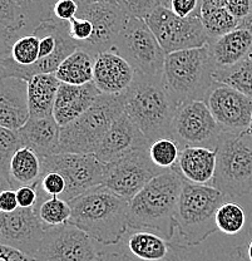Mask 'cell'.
Returning <instances> with one entry per match:
<instances>
[{"label": "cell", "instance_id": "f6af8a7d", "mask_svg": "<svg viewBox=\"0 0 252 261\" xmlns=\"http://www.w3.org/2000/svg\"><path fill=\"white\" fill-rule=\"evenodd\" d=\"M19 207L17 192L14 189H7L0 191V214H7Z\"/></svg>", "mask_w": 252, "mask_h": 261}, {"label": "cell", "instance_id": "9f6ffc18", "mask_svg": "<svg viewBox=\"0 0 252 261\" xmlns=\"http://www.w3.org/2000/svg\"><path fill=\"white\" fill-rule=\"evenodd\" d=\"M248 132H250V135H251V137H252V124L250 126V128H248Z\"/></svg>", "mask_w": 252, "mask_h": 261}, {"label": "cell", "instance_id": "bcb514c9", "mask_svg": "<svg viewBox=\"0 0 252 261\" xmlns=\"http://www.w3.org/2000/svg\"><path fill=\"white\" fill-rule=\"evenodd\" d=\"M0 261H34V257L24 254L15 247L0 243Z\"/></svg>", "mask_w": 252, "mask_h": 261}, {"label": "cell", "instance_id": "60d3db41", "mask_svg": "<svg viewBox=\"0 0 252 261\" xmlns=\"http://www.w3.org/2000/svg\"><path fill=\"white\" fill-rule=\"evenodd\" d=\"M79 9L78 0H58L53 7V16L58 20L69 21L70 19L77 15Z\"/></svg>", "mask_w": 252, "mask_h": 261}, {"label": "cell", "instance_id": "74e56055", "mask_svg": "<svg viewBox=\"0 0 252 261\" xmlns=\"http://www.w3.org/2000/svg\"><path fill=\"white\" fill-rule=\"evenodd\" d=\"M118 4L127 15L145 19L154 8L162 5V0H118Z\"/></svg>", "mask_w": 252, "mask_h": 261}, {"label": "cell", "instance_id": "ffe728a7", "mask_svg": "<svg viewBox=\"0 0 252 261\" xmlns=\"http://www.w3.org/2000/svg\"><path fill=\"white\" fill-rule=\"evenodd\" d=\"M29 117L28 82L17 77H0V126L18 130Z\"/></svg>", "mask_w": 252, "mask_h": 261}, {"label": "cell", "instance_id": "7a4b0ae2", "mask_svg": "<svg viewBox=\"0 0 252 261\" xmlns=\"http://www.w3.org/2000/svg\"><path fill=\"white\" fill-rule=\"evenodd\" d=\"M183 182L182 176L173 168L152 178L129 201L128 227L151 230L172 240L176 232L175 212Z\"/></svg>", "mask_w": 252, "mask_h": 261}, {"label": "cell", "instance_id": "94428289", "mask_svg": "<svg viewBox=\"0 0 252 261\" xmlns=\"http://www.w3.org/2000/svg\"><path fill=\"white\" fill-rule=\"evenodd\" d=\"M182 261H186V260H182Z\"/></svg>", "mask_w": 252, "mask_h": 261}, {"label": "cell", "instance_id": "d6986e66", "mask_svg": "<svg viewBox=\"0 0 252 261\" xmlns=\"http://www.w3.org/2000/svg\"><path fill=\"white\" fill-rule=\"evenodd\" d=\"M134 75V68L113 49L97 54L93 83L101 93L123 94L133 82Z\"/></svg>", "mask_w": 252, "mask_h": 261}, {"label": "cell", "instance_id": "ac0fdd59", "mask_svg": "<svg viewBox=\"0 0 252 261\" xmlns=\"http://www.w3.org/2000/svg\"><path fill=\"white\" fill-rule=\"evenodd\" d=\"M150 145L151 142L142 130L128 114L123 112L107 130L94 154L102 163H107Z\"/></svg>", "mask_w": 252, "mask_h": 261}, {"label": "cell", "instance_id": "db71d44e", "mask_svg": "<svg viewBox=\"0 0 252 261\" xmlns=\"http://www.w3.org/2000/svg\"><path fill=\"white\" fill-rule=\"evenodd\" d=\"M168 4H170V0H162V5H164V7H168Z\"/></svg>", "mask_w": 252, "mask_h": 261}, {"label": "cell", "instance_id": "7402d4cb", "mask_svg": "<svg viewBox=\"0 0 252 261\" xmlns=\"http://www.w3.org/2000/svg\"><path fill=\"white\" fill-rule=\"evenodd\" d=\"M217 67H230L248 58L252 51V20L240 23L237 28L207 43Z\"/></svg>", "mask_w": 252, "mask_h": 261}, {"label": "cell", "instance_id": "484cf974", "mask_svg": "<svg viewBox=\"0 0 252 261\" xmlns=\"http://www.w3.org/2000/svg\"><path fill=\"white\" fill-rule=\"evenodd\" d=\"M61 81L54 73H40L28 81V106L31 117L53 116L54 100Z\"/></svg>", "mask_w": 252, "mask_h": 261}, {"label": "cell", "instance_id": "83f0119b", "mask_svg": "<svg viewBox=\"0 0 252 261\" xmlns=\"http://www.w3.org/2000/svg\"><path fill=\"white\" fill-rule=\"evenodd\" d=\"M96 56L84 47L75 49L73 53L59 64L55 70V77L62 83L80 84L93 82V68Z\"/></svg>", "mask_w": 252, "mask_h": 261}, {"label": "cell", "instance_id": "f1b7e54d", "mask_svg": "<svg viewBox=\"0 0 252 261\" xmlns=\"http://www.w3.org/2000/svg\"><path fill=\"white\" fill-rule=\"evenodd\" d=\"M213 80L231 87L252 99V59L248 57L230 67H216Z\"/></svg>", "mask_w": 252, "mask_h": 261}, {"label": "cell", "instance_id": "277c9868", "mask_svg": "<svg viewBox=\"0 0 252 261\" xmlns=\"http://www.w3.org/2000/svg\"><path fill=\"white\" fill-rule=\"evenodd\" d=\"M217 65L207 44L166 54L162 83L176 105L191 100H205L215 83Z\"/></svg>", "mask_w": 252, "mask_h": 261}, {"label": "cell", "instance_id": "3957f363", "mask_svg": "<svg viewBox=\"0 0 252 261\" xmlns=\"http://www.w3.org/2000/svg\"><path fill=\"white\" fill-rule=\"evenodd\" d=\"M177 105L164 89L161 77L135 72L134 80L124 92V112L142 130L150 142L171 138V126Z\"/></svg>", "mask_w": 252, "mask_h": 261}, {"label": "cell", "instance_id": "5bb4252c", "mask_svg": "<svg viewBox=\"0 0 252 261\" xmlns=\"http://www.w3.org/2000/svg\"><path fill=\"white\" fill-rule=\"evenodd\" d=\"M98 254L93 239L68 221L45 227L34 261H94Z\"/></svg>", "mask_w": 252, "mask_h": 261}, {"label": "cell", "instance_id": "e575fe53", "mask_svg": "<svg viewBox=\"0 0 252 261\" xmlns=\"http://www.w3.org/2000/svg\"><path fill=\"white\" fill-rule=\"evenodd\" d=\"M58 0H17L26 19V33H32L42 21L53 16V7Z\"/></svg>", "mask_w": 252, "mask_h": 261}, {"label": "cell", "instance_id": "c3c4849f", "mask_svg": "<svg viewBox=\"0 0 252 261\" xmlns=\"http://www.w3.org/2000/svg\"><path fill=\"white\" fill-rule=\"evenodd\" d=\"M94 261H132L126 252H103L101 251Z\"/></svg>", "mask_w": 252, "mask_h": 261}, {"label": "cell", "instance_id": "e0dca14e", "mask_svg": "<svg viewBox=\"0 0 252 261\" xmlns=\"http://www.w3.org/2000/svg\"><path fill=\"white\" fill-rule=\"evenodd\" d=\"M0 243L15 247L32 257L35 256L45 231L37 208L18 207L12 212L0 214Z\"/></svg>", "mask_w": 252, "mask_h": 261}, {"label": "cell", "instance_id": "7bdbcfd3", "mask_svg": "<svg viewBox=\"0 0 252 261\" xmlns=\"http://www.w3.org/2000/svg\"><path fill=\"white\" fill-rule=\"evenodd\" d=\"M226 9L240 23L252 20V0H229Z\"/></svg>", "mask_w": 252, "mask_h": 261}, {"label": "cell", "instance_id": "d6a6232c", "mask_svg": "<svg viewBox=\"0 0 252 261\" xmlns=\"http://www.w3.org/2000/svg\"><path fill=\"white\" fill-rule=\"evenodd\" d=\"M40 39L35 33L20 34L10 43L7 57L19 67H31L39 59Z\"/></svg>", "mask_w": 252, "mask_h": 261}, {"label": "cell", "instance_id": "6f0895ef", "mask_svg": "<svg viewBox=\"0 0 252 261\" xmlns=\"http://www.w3.org/2000/svg\"><path fill=\"white\" fill-rule=\"evenodd\" d=\"M0 236H2V226H0Z\"/></svg>", "mask_w": 252, "mask_h": 261}, {"label": "cell", "instance_id": "cb8c5ba5", "mask_svg": "<svg viewBox=\"0 0 252 261\" xmlns=\"http://www.w3.org/2000/svg\"><path fill=\"white\" fill-rule=\"evenodd\" d=\"M23 146L31 147L40 159L58 153L61 126L54 116L29 117L26 123L18 129Z\"/></svg>", "mask_w": 252, "mask_h": 261}, {"label": "cell", "instance_id": "7dc6e473", "mask_svg": "<svg viewBox=\"0 0 252 261\" xmlns=\"http://www.w3.org/2000/svg\"><path fill=\"white\" fill-rule=\"evenodd\" d=\"M236 255L242 261H252V222L246 228L242 244L236 247Z\"/></svg>", "mask_w": 252, "mask_h": 261}, {"label": "cell", "instance_id": "603a6c76", "mask_svg": "<svg viewBox=\"0 0 252 261\" xmlns=\"http://www.w3.org/2000/svg\"><path fill=\"white\" fill-rule=\"evenodd\" d=\"M173 170L189 184L213 186L216 151L206 147H186L180 151Z\"/></svg>", "mask_w": 252, "mask_h": 261}, {"label": "cell", "instance_id": "4316f807", "mask_svg": "<svg viewBox=\"0 0 252 261\" xmlns=\"http://www.w3.org/2000/svg\"><path fill=\"white\" fill-rule=\"evenodd\" d=\"M43 176V162L31 147L21 146L13 156L9 167V182L12 189L35 185Z\"/></svg>", "mask_w": 252, "mask_h": 261}, {"label": "cell", "instance_id": "7c38bea8", "mask_svg": "<svg viewBox=\"0 0 252 261\" xmlns=\"http://www.w3.org/2000/svg\"><path fill=\"white\" fill-rule=\"evenodd\" d=\"M148 148L135 149L121 159L103 163V186L129 202L152 178L166 171L154 165Z\"/></svg>", "mask_w": 252, "mask_h": 261}, {"label": "cell", "instance_id": "1f68e13d", "mask_svg": "<svg viewBox=\"0 0 252 261\" xmlns=\"http://www.w3.org/2000/svg\"><path fill=\"white\" fill-rule=\"evenodd\" d=\"M231 200V198H229ZM226 200L216 211L215 221L217 230L229 236L242 232L247 225V212L241 205L234 201Z\"/></svg>", "mask_w": 252, "mask_h": 261}, {"label": "cell", "instance_id": "b9f144b4", "mask_svg": "<svg viewBox=\"0 0 252 261\" xmlns=\"http://www.w3.org/2000/svg\"><path fill=\"white\" fill-rule=\"evenodd\" d=\"M17 192V200L19 207L31 208L35 207L39 202V191H38V184L28 185V186H20L15 190Z\"/></svg>", "mask_w": 252, "mask_h": 261}, {"label": "cell", "instance_id": "f907efd6", "mask_svg": "<svg viewBox=\"0 0 252 261\" xmlns=\"http://www.w3.org/2000/svg\"><path fill=\"white\" fill-rule=\"evenodd\" d=\"M202 2L208 3V4L213 5V7L226 8V5H227V3H229V0H202Z\"/></svg>", "mask_w": 252, "mask_h": 261}, {"label": "cell", "instance_id": "6da1fadb", "mask_svg": "<svg viewBox=\"0 0 252 261\" xmlns=\"http://www.w3.org/2000/svg\"><path fill=\"white\" fill-rule=\"evenodd\" d=\"M72 210L69 222L88 233L96 243L110 246L121 243L128 230L126 198L98 185L68 201Z\"/></svg>", "mask_w": 252, "mask_h": 261}, {"label": "cell", "instance_id": "4fadbf2b", "mask_svg": "<svg viewBox=\"0 0 252 261\" xmlns=\"http://www.w3.org/2000/svg\"><path fill=\"white\" fill-rule=\"evenodd\" d=\"M42 162L43 175L54 171L66 179V191L61 196L66 201L102 185L103 163L94 153L59 152L45 157Z\"/></svg>", "mask_w": 252, "mask_h": 261}, {"label": "cell", "instance_id": "9a60e30c", "mask_svg": "<svg viewBox=\"0 0 252 261\" xmlns=\"http://www.w3.org/2000/svg\"><path fill=\"white\" fill-rule=\"evenodd\" d=\"M79 9L77 16L87 18L93 24V35L87 44L82 45L97 57L102 51L110 50L115 47L118 34L127 20L126 12L118 3L78 0Z\"/></svg>", "mask_w": 252, "mask_h": 261}, {"label": "cell", "instance_id": "5b68a950", "mask_svg": "<svg viewBox=\"0 0 252 261\" xmlns=\"http://www.w3.org/2000/svg\"><path fill=\"white\" fill-rule=\"evenodd\" d=\"M229 200L215 186L183 182L175 212L176 230L182 247L200 245L217 230L215 216L222 203Z\"/></svg>", "mask_w": 252, "mask_h": 261}, {"label": "cell", "instance_id": "816d5d0a", "mask_svg": "<svg viewBox=\"0 0 252 261\" xmlns=\"http://www.w3.org/2000/svg\"><path fill=\"white\" fill-rule=\"evenodd\" d=\"M7 189H12V185H10V182L0 173V191Z\"/></svg>", "mask_w": 252, "mask_h": 261}, {"label": "cell", "instance_id": "f5cc1de1", "mask_svg": "<svg viewBox=\"0 0 252 261\" xmlns=\"http://www.w3.org/2000/svg\"><path fill=\"white\" fill-rule=\"evenodd\" d=\"M88 3H93V2H109V3H118V0H86Z\"/></svg>", "mask_w": 252, "mask_h": 261}, {"label": "cell", "instance_id": "ee69618b", "mask_svg": "<svg viewBox=\"0 0 252 261\" xmlns=\"http://www.w3.org/2000/svg\"><path fill=\"white\" fill-rule=\"evenodd\" d=\"M202 0H170L168 8L181 18H186L193 13L200 12Z\"/></svg>", "mask_w": 252, "mask_h": 261}, {"label": "cell", "instance_id": "8fae6325", "mask_svg": "<svg viewBox=\"0 0 252 261\" xmlns=\"http://www.w3.org/2000/svg\"><path fill=\"white\" fill-rule=\"evenodd\" d=\"M222 132L205 100H191L177 106L171 126V138L180 149L206 147L216 151Z\"/></svg>", "mask_w": 252, "mask_h": 261}, {"label": "cell", "instance_id": "ab89813d", "mask_svg": "<svg viewBox=\"0 0 252 261\" xmlns=\"http://www.w3.org/2000/svg\"><path fill=\"white\" fill-rule=\"evenodd\" d=\"M38 186L45 195L59 196L61 197L64 194V191H66L67 184L66 179H64L61 173L50 171V172H45L42 176V178L38 182Z\"/></svg>", "mask_w": 252, "mask_h": 261}, {"label": "cell", "instance_id": "11a10c76", "mask_svg": "<svg viewBox=\"0 0 252 261\" xmlns=\"http://www.w3.org/2000/svg\"><path fill=\"white\" fill-rule=\"evenodd\" d=\"M248 197H250V201H251V205H252V192L250 195H248ZM251 222H252V214H251Z\"/></svg>", "mask_w": 252, "mask_h": 261}, {"label": "cell", "instance_id": "8d00e7d4", "mask_svg": "<svg viewBox=\"0 0 252 261\" xmlns=\"http://www.w3.org/2000/svg\"><path fill=\"white\" fill-rule=\"evenodd\" d=\"M23 146L18 130L0 126V173L9 181L10 161Z\"/></svg>", "mask_w": 252, "mask_h": 261}, {"label": "cell", "instance_id": "681fc988", "mask_svg": "<svg viewBox=\"0 0 252 261\" xmlns=\"http://www.w3.org/2000/svg\"><path fill=\"white\" fill-rule=\"evenodd\" d=\"M9 47H10V42L2 32H0V61L4 58L5 56L9 51Z\"/></svg>", "mask_w": 252, "mask_h": 261}, {"label": "cell", "instance_id": "2e32d148", "mask_svg": "<svg viewBox=\"0 0 252 261\" xmlns=\"http://www.w3.org/2000/svg\"><path fill=\"white\" fill-rule=\"evenodd\" d=\"M205 102L223 132L240 133L250 128L252 113L250 97L226 84L215 82Z\"/></svg>", "mask_w": 252, "mask_h": 261}, {"label": "cell", "instance_id": "52a82bcc", "mask_svg": "<svg viewBox=\"0 0 252 261\" xmlns=\"http://www.w3.org/2000/svg\"><path fill=\"white\" fill-rule=\"evenodd\" d=\"M213 186L229 198L252 192V137L250 132H222L216 148Z\"/></svg>", "mask_w": 252, "mask_h": 261}, {"label": "cell", "instance_id": "30bf717a", "mask_svg": "<svg viewBox=\"0 0 252 261\" xmlns=\"http://www.w3.org/2000/svg\"><path fill=\"white\" fill-rule=\"evenodd\" d=\"M145 21L166 54L203 47L210 40L203 28L200 12L181 18L168 7L158 5L146 16Z\"/></svg>", "mask_w": 252, "mask_h": 261}, {"label": "cell", "instance_id": "ba28073f", "mask_svg": "<svg viewBox=\"0 0 252 261\" xmlns=\"http://www.w3.org/2000/svg\"><path fill=\"white\" fill-rule=\"evenodd\" d=\"M33 33L40 39L37 63L31 67H19L5 56L0 61V77H17L28 82L35 74L55 73L59 64L80 47L79 43L70 37L68 21L47 19L35 27Z\"/></svg>", "mask_w": 252, "mask_h": 261}, {"label": "cell", "instance_id": "d4e9b609", "mask_svg": "<svg viewBox=\"0 0 252 261\" xmlns=\"http://www.w3.org/2000/svg\"><path fill=\"white\" fill-rule=\"evenodd\" d=\"M132 230L126 239V247L134 257L142 261H182L176 251L178 245L171 244L153 231Z\"/></svg>", "mask_w": 252, "mask_h": 261}, {"label": "cell", "instance_id": "8992f818", "mask_svg": "<svg viewBox=\"0 0 252 261\" xmlns=\"http://www.w3.org/2000/svg\"><path fill=\"white\" fill-rule=\"evenodd\" d=\"M123 112L124 93H101L86 112L61 127L58 153H96L107 130Z\"/></svg>", "mask_w": 252, "mask_h": 261}, {"label": "cell", "instance_id": "4dcf8cb0", "mask_svg": "<svg viewBox=\"0 0 252 261\" xmlns=\"http://www.w3.org/2000/svg\"><path fill=\"white\" fill-rule=\"evenodd\" d=\"M38 191H39V202L37 203L35 208L45 227L58 226L69 221L72 210L68 201L63 200L59 196L45 195L39 189V186H38Z\"/></svg>", "mask_w": 252, "mask_h": 261}, {"label": "cell", "instance_id": "91938a15", "mask_svg": "<svg viewBox=\"0 0 252 261\" xmlns=\"http://www.w3.org/2000/svg\"><path fill=\"white\" fill-rule=\"evenodd\" d=\"M251 124H252V113H251Z\"/></svg>", "mask_w": 252, "mask_h": 261}, {"label": "cell", "instance_id": "f35d334b", "mask_svg": "<svg viewBox=\"0 0 252 261\" xmlns=\"http://www.w3.org/2000/svg\"><path fill=\"white\" fill-rule=\"evenodd\" d=\"M69 24V34L75 42L79 43V45L87 44L89 42V39L93 35V24L91 20H88L87 18H82V16H77L70 19L68 21Z\"/></svg>", "mask_w": 252, "mask_h": 261}, {"label": "cell", "instance_id": "836d02e7", "mask_svg": "<svg viewBox=\"0 0 252 261\" xmlns=\"http://www.w3.org/2000/svg\"><path fill=\"white\" fill-rule=\"evenodd\" d=\"M0 32L10 43L26 34V19L17 0H0Z\"/></svg>", "mask_w": 252, "mask_h": 261}, {"label": "cell", "instance_id": "680465c9", "mask_svg": "<svg viewBox=\"0 0 252 261\" xmlns=\"http://www.w3.org/2000/svg\"><path fill=\"white\" fill-rule=\"evenodd\" d=\"M250 58L252 59V51H251V54H250Z\"/></svg>", "mask_w": 252, "mask_h": 261}, {"label": "cell", "instance_id": "9c48e42d", "mask_svg": "<svg viewBox=\"0 0 252 261\" xmlns=\"http://www.w3.org/2000/svg\"><path fill=\"white\" fill-rule=\"evenodd\" d=\"M113 50L123 57L137 73L152 77L162 75L166 51L145 19L127 16Z\"/></svg>", "mask_w": 252, "mask_h": 261}, {"label": "cell", "instance_id": "d590c367", "mask_svg": "<svg viewBox=\"0 0 252 261\" xmlns=\"http://www.w3.org/2000/svg\"><path fill=\"white\" fill-rule=\"evenodd\" d=\"M148 151L154 165L163 170H171L177 163L181 149L172 138L163 137L151 142Z\"/></svg>", "mask_w": 252, "mask_h": 261}, {"label": "cell", "instance_id": "f546056e", "mask_svg": "<svg viewBox=\"0 0 252 261\" xmlns=\"http://www.w3.org/2000/svg\"><path fill=\"white\" fill-rule=\"evenodd\" d=\"M200 15L208 39L227 34L240 25V21L226 8L213 7L206 2H202Z\"/></svg>", "mask_w": 252, "mask_h": 261}, {"label": "cell", "instance_id": "44dd1931", "mask_svg": "<svg viewBox=\"0 0 252 261\" xmlns=\"http://www.w3.org/2000/svg\"><path fill=\"white\" fill-rule=\"evenodd\" d=\"M101 94L93 82L80 84L62 83L54 100L53 116L61 127L67 126L72 121L86 112Z\"/></svg>", "mask_w": 252, "mask_h": 261}]
</instances>
